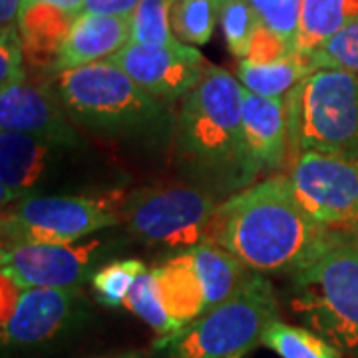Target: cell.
<instances>
[{
    "mask_svg": "<svg viewBox=\"0 0 358 358\" xmlns=\"http://www.w3.org/2000/svg\"><path fill=\"white\" fill-rule=\"evenodd\" d=\"M54 145L20 131L0 134V199L2 207L36 195L50 171Z\"/></svg>",
    "mask_w": 358,
    "mask_h": 358,
    "instance_id": "9a60e30c",
    "label": "cell"
},
{
    "mask_svg": "<svg viewBox=\"0 0 358 358\" xmlns=\"http://www.w3.org/2000/svg\"><path fill=\"white\" fill-rule=\"evenodd\" d=\"M129 42L140 46L167 48L181 42L171 28V0H140L129 16Z\"/></svg>",
    "mask_w": 358,
    "mask_h": 358,
    "instance_id": "603a6c76",
    "label": "cell"
},
{
    "mask_svg": "<svg viewBox=\"0 0 358 358\" xmlns=\"http://www.w3.org/2000/svg\"><path fill=\"white\" fill-rule=\"evenodd\" d=\"M193 267L205 291V310L217 307L249 277V267L221 245L203 241L189 249Z\"/></svg>",
    "mask_w": 358,
    "mask_h": 358,
    "instance_id": "d6986e66",
    "label": "cell"
},
{
    "mask_svg": "<svg viewBox=\"0 0 358 358\" xmlns=\"http://www.w3.org/2000/svg\"><path fill=\"white\" fill-rule=\"evenodd\" d=\"M334 235L296 199L289 173H275L219 203L207 241L251 271L293 275L319 259Z\"/></svg>",
    "mask_w": 358,
    "mask_h": 358,
    "instance_id": "6da1fadb",
    "label": "cell"
},
{
    "mask_svg": "<svg viewBox=\"0 0 358 358\" xmlns=\"http://www.w3.org/2000/svg\"><path fill=\"white\" fill-rule=\"evenodd\" d=\"M108 60L120 66L145 92L166 102L185 98L209 68L203 56L183 42L167 48H150L129 42Z\"/></svg>",
    "mask_w": 358,
    "mask_h": 358,
    "instance_id": "7c38bea8",
    "label": "cell"
},
{
    "mask_svg": "<svg viewBox=\"0 0 358 358\" xmlns=\"http://www.w3.org/2000/svg\"><path fill=\"white\" fill-rule=\"evenodd\" d=\"M289 178L296 199L324 227L358 221V162L343 155L303 152Z\"/></svg>",
    "mask_w": 358,
    "mask_h": 358,
    "instance_id": "9c48e42d",
    "label": "cell"
},
{
    "mask_svg": "<svg viewBox=\"0 0 358 358\" xmlns=\"http://www.w3.org/2000/svg\"><path fill=\"white\" fill-rule=\"evenodd\" d=\"M112 251L103 239L86 243H18L2 247L0 271L20 287H56L80 289L92 279V271Z\"/></svg>",
    "mask_w": 358,
    "mask_h": 358,
    "instance_id": "30bf717a",
    "label": "cell"
},
{
    "mask_svg": "<svg viewBox=\"0 0 358 358\" xmlns=\"http://www.w3.org/2000/svg\"><path fill=\"white\" fill-rule=\"evenodd\" d=\"M219 24L225 44L239 60L247 58L251 40L259 28V18L249 0H219Z\"/></svg>",
    "mask_w": 358,
    "mask_h": 358,
    "instance_id": "4316f807",
    "label": "cell"
},
{
    "mask_svg": "<svg viewBox=\"0 0 358 358\" xmlns=\"http://www.w3.org/2000/svg\"><path fill=\"white\" fill-rule=\"evenodd\" d=\"M122 193L30 195L2 211V247L18 243L70 245L122 223Z\"/></svg>",
    "mask_w": 358,
    "mask_h": 358,
    "instance_id": "52a82bcc",
    "label": "cell"
},
{
    "mask_svg": "<svg viewBox=\"0 0 358 358\" xmlns=\"http://www.w3.org/2000/svg\"><path fill=\"white\" fill-rule=\"evenodd\" d=\"M291 308L341 352L358 357V237L336 233L319 259L293 273Z\"/></svg>",
    "mask_w": 358,
    "mask_h": 358,
    "instance_id": "277c9868",
    "label": "cell"
},
{
    "mask_svg": "<svg viewBox=\"0 0 358 358\" xmlns=\"http://www.w3.org/2000/svg\"><path fill=\"white\" fill-rule=\"evenodd\" d=\"M76 18L74 14L48 4H22L16 26L22 38L26 62L36 70H52Z\"/></svg>",
    "mask_w": 358,
    "mask_h": 358,
    "instance_id": "e0dca14e",
    "label": "cell"
},
{
    "mask_svg": "<svg viewBox=\"0 0 358 358\" xmlns=\"http://www.w3.org/2000/svg\"><path fill=\"white\" fill-rule=\"evenodd\" d=\"M317 68L313 64L310 54L294 52L287 58L253 64L247 60H239L237 66V80L241 86L253 94L267 96V98H282L291 90L301 84L307 76H310Z\"/></svg>",
    "mask_w": 358,
    "mask_h": 358,
    "instance_id": "ffe728a7",
    "label": "cell"
},
{
    "mask_svg": "<svg viewBox=\"0 0 358 358\" xmlns=\"http://www.w3.org/2000/svg\"><path fill=\"white\" fill-rule=\"evenodd\" d=\"M54 92L74 124L102 136H164L173 126L164 102L110 60L60 72Z\"/></svg>",
    "mask_w": 358,
    "mask_h": 358,
    "instance_id": "3957f363",
    "label": "cell"
},
{
    "mask_svg": "<svg viewBox=\"0 0 358 358\" xmlns=\"http://www.w3.org/2000/svg\"><path fill=\"white\" fill-rule=\"evenodd\" d=\"M140 0H84V13L100 16H131Z\"/></svg>",
    "mask_w": 358,
    "mask_h": 358,
    "instance_id": "4dcf8cb0",
    "label": "cell"
},
{
    "mask_svg": "<svg viewBox=\"0 0 358 358\" xmlns=\"http://www.w3.org/2000/svg\"><path fill=\"white\" fill-rule=\"evenodd\" d=\"M148 268L140 259H120L100 267L92 275V291L103 307L115 308L126 303L129 289Z\"/></svg>",
    "mask_w": 358,
    "mask_h": 358,
    "instance_id": "d4e9b609",
    "label": "cell"
},
{
    "mask_svg": "<svg viewBox=\"0 0 358 358\" xmlns=\"http://www.w3.org/2000/svg\"><path fill=\"white\" fill-rule=\"evenodd\" d=\"M129 36V16L82 13L70 28L50 72L60 74L64 70L108 60L128 46Z\"/></svg>",
    "mask_w": 358,
    "mask_h": 358,
    "instance_id": "2e32d148",
    "label": "cell"
},
{
    "mask_svg": "<svg viewBox=\"0 0 358 358\" xmlns=\"http://www.w3.org/2000/svg\"><path fill=\"white\" fill-rule=\"evenodd\" d=\"M275 320H279V303L273 285L249 273L223 303L205 310L178 333L157 336L154 348L164 350L166 358L245 357L261 345Z\"/></svg>",
    "mask_w": 358,
    "mask_h": 358,
    "instance_id": "5b68a950",
    "label": "cell"
},
{
    "mask_svg": "<svg viewBox=\"0 0 358 358\" xmlns=\"http://www.w3.org/2000/svg\"><path fill=\"white\" fill-rule=\"evenodd\" d=\"M102 358H145L141 352H136V350H131V352H122V355H115V357H102Z\"/></svg>",
    "mask_w": 358,
    "mask_h": 358,
    "instance_id": "836d02e7",
    "label": "cell"
},
{
    "mask_svg": "<svg viewBox=\"0 0 358 358\" xmlns=\"http://www.w3.org/2000/svg\"><path fill=\"white\" fill-rule=\"evenodd\" d=\"M217 22L219 0H171V28L183 44H207Z\"/></svg>",
    "mask_w": 358,
    "mask_h": 358,
    "instance_id": "cb8c5ba5",
    "label": "cell"
},
{
    "mask_svg": "<svg viewBox=\"0 0 358 358\" xmlns=\"http://www.w3.org/2000/svg\"><path fill=\"white\" fill-rule=\"evenodd\" d=\"M243 131L257 171H277L289 157V120L282 98L259 96L243 88Z\"/></svg>",
    "mask_w": 358,
    "mask_h": 358,
    "instance_id": "5bb4252c",
    "label": "cell"
},
{
    "mask_svg": "<svg viewBox=\"0 0 358 358\" xmlns=\"http://www.w3.org/2000/svg\"><path fill=\"white\" fill-rule=\"evenodd\" d=\"M24 48H22L18 26L13 24L2 28V40H0V86L2 88L24 82Z\"/></svg>",
    "mask_w": 358,
    "mask_h": 358,
    "instance_id": "f546056e",
    "label": "cell"
},
{
    "mask_svg": "<svg viewBox=\"0 0 358 358\" xmlns=\"http://www.w3.org/2000/svg\"><path fill=\"white\" fill-rule=\"evenodd\" d=\"M124 307L136 317H140L145 324L154 329L157 336H167L179 331V324L167 315L166 307L157 294L154 281V273L145 271L136 279L134 287L129 289Z\"/></svg>",
    "mask_w": 358,
    "mask_h": 358,
    "instance_id": "484cf974",
    "label": "cell"
},
{
    "mask_svg": "<svg viewBox=\"0 0 358 358\" xmlns=\"http://www.w3.org/2000/svg\"><path fill=\"white\" fill-rule=\"evenodd\" d=\"M152 273L167 315L178 322L179 329L203 315L205 291L189 251H181L162 267L152 268Z\"/></svg>",
    "mask_w": 358,
    "mask_h": 358,
    "instance_id": "ac0fdd59",
    "label": "cell"
},
{
    "mask_svg": "<svg viewBox=\"0 0 358 358\" xmlns=\"http://www.w3.org/2000/svg\"><path fill=\"white\" fill-rule=\"evenodd\" d=\"M0 129L28 134L60 148L80 143L76 128L70 124L54 88L28 80L0 90Z\"/></svg>",
    "mask_w": 358,
    "mask_h": 358,
    "instance_id": "4fadbf2b",
    "label": "cell"
},
{
    "mask_svg": "<svg viewBox=\"0 0 358 358\" xmlns=\"http://www.w3.org/2000/svg\"><path fill=\"white\" fill-rule=\"evenodd\" d=\"M357 162H358V159H357Z\"/></svg>",
    "mask_w": 358,
    "mask_h": 358,
    "instance_id": "d590c367",
    "label": "cell"
},
{
    "mask_svg": "<svg viewBox=\"0 0 358 358\" xmlns=\"http://www.w3.org/2000/svg\"><path fill=\"white\" fill-rule=\"evenodd\" d=\"M259 24L296 50L303 0H249Z\"/></svg>",
    "mask_w": 358,
    "mask_h": 358,
    "instance_id": "83f0119b",
    "label": "cell"
},
{
    "mask_svg": "<svg viewBox=\"0 0 358 358\" xmlns=\"http://www.w3.org/2000/svg\"><path fill=\"white\" fill-rule=\"evenodd\" d=\"M241 102V82L209 64L179 112V157L223 189L243 187L259 176L245 140Z\"/></svg>",
    "mask_w": 358,
    "mask_h": 358,
    "instance_id": "7a4b0ae2",
    "label": "cell"
},
{
    "mask_svg": "<svg viewBox=\"0 0 358 358\" xmlns=\"http://www.w3.org/2000/svg\"><path fill=\"white\" fill-rule=\"evenodd\" d=\"M285 102L291 164L303 152L358 159V74L319 68Z\"/></svg>",
    "mask_w": 358,
    "mask_h": 358,
    "instance_id": "8992f818",
    "label": "cell"
},
{
    "mask_svg": "<svg viewBox=\"0 0 358 358\" xmlns=\"http://www.w3.org/2000/svg\"><path fill=\"white\" fill-rule=\"evenodd\" d=\"M315 68H334L358 74V16L310 52Z\"/></svg>",
    "mask_w": 358,
    "mask_h": 358,
    "instance_id": "f1b7e54d",
    "label": "cell"
},
{
    "mask_svg": "<svg viewBox=\"0 0 358 358\" xmlns=\"http://www.w3.org/2000/svg\"><path fill=\"white\" fill-rule=\"evenodd\" d=\"M84 310L82 289L26 287L13 315L2 320L4 348H34L64 334Z\"/></svg>",
    "mask_w": 358,
    "mask_h": 358,
    "instance_id": "8fae6325",
    "label": "cell"
},
{
    "mask_svg": "<svg viewBox=\"0 0 358 358\" xmlns=\"http://www.w3.org/2000/svg\"><path fill=\"white\" fill-rule=\"evenodd\" d=\"M233 358H243V357H233Z\"/></svg>",
    "mask_w": 358,
    "mask_h": 358,
    "instance_id": "e575fe53",
    "label": "cell"
},
{
    "mask_svg": "<svg viewBox=\"0 0 358 358\" xmlns=\"http://www.w3.org/2000/svg\"><path fill=\"white\" fill-rule=\"evenodd\" d=\"M22 0H0V22L2 28L16 24Z\"/></svg>",
    "mask_w": 358,
    "mask_h": 358,
    "instance_id": "d6a6232c",
    "label": "cell"
},
{
    "mask_svg": "<svg viewBox=\"0 0 358 358\" xmlns=\"http://www.w3.org/2000/svg\"><path fill=\"white\" fill-rule=\"evenodd\" d=\"M215 209V197L201 187H143L124 199L122 221L141 243L189 251L207 241Z\"/></svg>",
    "mask_w": 358,
    "mask_h": 358,
    "instance_id": "ba28073f",
    "label": "cell"
},
{
    "mask_svg": "<svg viewBox=\"0 0 358 358\" xmlns=\"http://www.w3.org/2000/svg\"><path fill=\"white\" fill-rule=\"evenodd\" d=\"M261 345L281 358H341V350L310 329L293 327L282 320L271 322Z\"/></svg>",
    "mask_w": 358,
    "mask_h": 358,
    "instance_id": "7402d4cb",
    "label": "cell"
},
{
    "mask_svg": "<svg viewBox=\"0 0 358 358\" xmlns=\"http://www.w3.org/2000/svg\"><path fill=\"white\" fill-rule=\"evenodd\" d=\"M358 16V0H303L296 50L310 54Z\"/></svg>",
    "mask_w": 358,
    "mask_h": 358,
    "instance_id": "44dd1931",
    "label": "cell"
},
{
    "mask_svg": "<svg viewBox=\"0 0 358 358\" xmlns=\"http://www.w3.org/2000/svg\"><path fill=\"white\" fill-rule=\"evenodd\" d=\"M48 4L52 8H58V10H64L68 14H74L80 16L84 13V0H22V4Z\"/></svg>",
    "mask_w": 358,
    "mask_h": 358,
    "instance_id": "1f68e13d",
    "label": "cell"
}]
</instances>
